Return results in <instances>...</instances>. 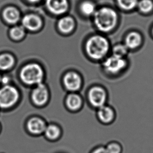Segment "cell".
I'll use <instances>...</instances> for the list:
<instances>
[{"instance_id":"24","label":"cell","mask_w":153,"mask_h":153,"mask_svg":"<svg viewBox=\"0 0 153 153\" xmlns=\"http://www.w3.org/2000/svg\"><path fill=\"white\" fill-rule=\"evenodd\" d=\"M128 48L125 45H118L113 48V53L114 55L123 57L128 52Z\"/></svg>"},{"instance_id":"3","label":"cell","mask_w":153,"mask_h":153,"mask_svg":"<svg viewBox=\"0 0 153 153\" xmlns=\"http://www.w3.org/2000/svg\"><path fill=\"white\" fill-rule=\"evenodd\" d=\"M20 76L23 82L28 85L37 86L42 83L44 71L40 65L33 63L24 67Z\"/></svg>"},{"instance_id":"14","label":"cell","mask_w":153,"mask_h":153,"mask_svg":"<svg viewBox=\"0 0 153 153\" xmlns=\"http://www.w3.org/2000/svg\"><path fill=\"white\" fill-rule=\"evenodd\" d=\"M142 42V37L137 32H132L126 36L125 45L128 49L134 50L139 47Z\"/></svg>"},{"instance_id":"22","label":"cell","mask_w":153,"mask_h":153,"mask_svg":"<svg viewBox=\"0 0 153 153\" xmlns=\"http://www.w3.org/2000/svg\"><path fill=\"white\" fill-rule=\"evenodd\" d=\"M10 35L13 39H20L25 35V30L22 26H15L10 29Z\"/></svg>"},{"instance_id":"11","label":"cell","mask_w":153,"mask_h":153,"mask_svg":"<svg viewBox=\"0 0 153 153\" xmlns=\"http://www.w3.org/2000/svg\"><path fill=\"white\" fill-rule=\"evenodd\" d=\"M22 23L26 29L35 31L39 29L42 26V21L39 17L34 14H29L24 17Z\"/></svg>"},{"instance_id":"1","label":"cell","mask_w":153,"mask_h":153,"mask_svg":"<svg viewBox=\"0 0 153 153\" xmlns=\"http://www.w3.org/2000/svg\"><path fill=\"white\" fill-rule=\"evenodd\" d=\"M94 23L100 31L108 32L115 27L118 21L117 13L109 8H102L96 10Z\"/></svg>"},{"instance_id":"6","label":"cell","mask_w":153,"mask_h":153,"mask_svg":"<svg viewBox=\"0 0 153 153\" xmlns=\"http://www.w3.org/2000/svg\"><path fill=\"white\" fill-rule=\"evenodd\" d=\"M126 62L123 57L113 55L103 62V67L108 73L116 74L126 67Z\"/></svg>"},{"instance_id":"17","label":"cell","mask_w":153,"mask_h":153,"mask_svg":"<svg viewBox=\"0 0 153 153\" xmlns=\"http://www.w3.org/2000/svg\"><path fill=\"white\" fill-rule=\"evenodd\" d=\"M3 17L7 22L14 24L19 21L20 14L16 8L13 7H8L4 10Z\"/></svg>"},{"instance_id":"28","label":"cell","mask_w":153,"mask_h":153,"mask_svg":"<svg viewBox=\"0 0 153 153\" xmlns=\"http://www.w3.org/2000/svg\"><path fill=\"white\" fill-rule=\"evenodd\" d=\"M152 36H153V27H152Z\"/></svg>"},{"instance_id":"19","label":"cell","mask_w":153,"mask_h":153,"mask_svg":"<svg viewBox=\"0 0 153 153\" xmlns=\"http://www.w3.org/2000/svg\"><path fill=\"white\" fill-rule=\"evenodd\" d=\"M137 8L143 14H149L153 10V1L152 0H139Z\"/></svg>"},{"instance_id":"7","label":"cell","mask_w":153,"mask_h":153,"mask_svg":"<svg viewBox=\"0 0 153 153\" xmlns=\"http://www.w3.org/2000/svg\"><path fill=\"white\" fill-rule=\"evenodd\" d=\"M49 91L46 85L42 83L36 86L31 93V99L33 103L38 106L46 104L49 99Z\"/></svg>"},{"instance_id":"16","label":"cell","mask_w":153,"mask_h":153,"mask_svg":"<svg viewBox=\"0 0 153 153\" xmlns=\"http://www.w3.org/2000/svg\"><path fill=\"white\" fill-rule=\"evenodd\" d=\"M46 137L50 140H56L61 135V130L58 125L50 124L47 125L44 133Z\"/></svg>"},{"instance_id":"4","label":"cell","mask_w":153,"mask_h":153,"mask_svg":"<svg viewBox=\"0 0 153 153\" xmlns=\"http://www.w3.org/2000/svg\"><path fill=\"white\" fill-rule=\"evenodd\" d=\"M19 92L16 88L11 86H3L0 88V108L9 109L19 101Z\"/></svg>"},{"instance_id":"10","label":"cell","mask_w":153,"mask_h":153,"mask_svg":"<svg viewBox=\"0 0 153 153\" xmlns=\"http://www.w3.org/2000/svg\"><path fill=\"white\" fill-rule=\"evenodd\" d=\"M47 124L42 118L33 117L30 118L27 122V128L31 134L35 135L42 134L44 133Z\"/></svg>"},{"instance_id":"30","label":"cell","mask_w":153,"mask_h":153,"mask_svg":"<svg viewBox=\"0 0 153 153\" xmlns=\"http://www.w3.org/2000/svg\"><path fill=\"white\" fill-rule=\"evenodd\" d=\"M0 129H1V125H0Z\"/></svg>"},{"instance_id":"9","label":"cell","mask_w":153,"mask_h":153,"mask_svg":"<svg viewBox=\"0 0 153 153\" xmlns=\"http://www.w3.org/2000/svg\"><path fill=\"white\" fill-rule=\"evenodd\" d=\"M46 6L52 14L61 15L68 10V0H46Z\"/></svg>"},{"instance_id":"27","label":"cell","mask_w":153,"mask_h":153,"mask_svg":"<svg viewBox=\"0 0 153 153\" xmlns=\"http://www.w3.org/2000/svg\"><path fill=\"white\" fill-rule=\"evenodd\" d=\"M28 1L30 2H33V3H36V2H38L41 1V0H28Z\"/></svg>"},{"instance_id":"12","label":"cell","mask_w":153,"mask_h":153,"mask_svg":"<svg viewBox=\"0 0 153 153\" xmlns=\"http://www.w3.org/2000/svg\"><path fill=\"white\" fill-rule=\"evenodd\" d=\"M97 116L103 123H109L114 120L115 113L112 108L105 104L98 108Z\"/></svg>"},{"instance_id":"20","label":"cell","mask_w":153,"mask_h":153,"mask_svg":"<svg viewBox=\"0 0 153 153\" xmlns=\"http://www.w3.org/2000/svg\"><path fill=\"white\" fill-rule=\"evenodd\" d=\"M81 12L86 16H91L95 14L96 12L95 5L93 3L89 1L83 2L80 7Z\"/></svg>"},{"instance_id":"25","label":"cell","mask_w":153,"mask_h":153,"mask_svg":"<svg viewBox=\"0 0 153 153\" xmlns=\"http://www.w3.org/2000/svg\"><path fill=\"white\" fill-rule=\"evenodd\" d=\"M10 81V79L7 76H2L1 83H2L3 86L9 85V82Z\"/></svg>"},{"instance_id":"8","label":"cell","mask_w":153,"mask_h":153,"mask_svg":"<svg viewBox=\"0 0 153 153\" xmlns=\"http://www.w3.org/2000/svg\"><path fill=\"white\" fill-rule=\"evenodd\" d=\"M63 83L65 88L68 91L75 92L81 89L82 80L78 74L75 72H70L64 76Z\"/></svg>"},{"instance_id":"13","label":"cell","mask_w":153,"mask_h":153,"mask_svg":"<svg viewBox=\"0 0 153 153\" xmlns=\"http://www.w3.org/2000/svg\"><path fill=\"white\" fill-rule=\"evenodd\" d=\"M83 100L79 94L72 92L69 94L66 99V104L68 108L72 111H77L80 109L83 106Z\"/></svg>"},{"instance_id":"15","label":"cell","mask_w":153,"mask_h":153,"mask_svg":"<svg viewBox=\"0 0 153 153\" xmlns=\"http://www.w3.org/2000/svg\"><path fill=\"white\" fill-rule=\"evenodd\" d=\"M74 21L69 16H65L60 19L58 22V27L61 32L64 33H68L72 31L74 27Z\"/></svg>"},{"instance_id":"2","label":"cell","mask_w":153,"mask_h":153,"mask_svg":"<svg viewBox=\"0 0 153 153\" xmlns=\"http://www.w3.org/2000/svg\"><path fill=\"white\" fill-rule=\"evenodd\" d=\"M109 48L107 39L100 35H95L90 38L86 43V50L91 58L100 59L107 53Z\"/></svg>"},{"instance_id":"23","label":"cell","mask_w":153,"mask_h":153,"mask_svg":"<svg viewBox=\"0 0 153 153\" xmlns=\"http://www.w3.org/2000/svg\"><path fill=\"white\" fill-rule=\"evenodd\" d=\"M105 148L108 153H121L122 152L121 145L116 142L110 143Z\"/></svg>"},{"instance_id":"5","label":"cell","mask_w":153,"mask_h":153,"mask_svg":"<svg viewBox=\"0 0 153 153\" xmlns=\"http://www.w3.org/2000/svg\"><path fill=\"white\" fill-rule=\"evenodd\" d=\"M88 99L91 106L95 108H100L105 105L107 102V92L100 86L92 87L88 93Z\"/></svg>"},{"instance_id":"26","label":"cell","mask_w":153,"mask_h":153,"mask_svg":"<svg viewBox=\"0 0 153 153\" xmlns=\"http://www.w3.org/2000/svg\"><path fill=\"white\" fill-rule=\"evenodd\" d=\"M92 153H108L105 147H100L95 149Z\"/></svg>"},{"instance_id":"29","label":"cell","mask_w":153,"mask_h":153,"mask_svg":"<svg viewBox=\"0 0 153 153\" xmlns=\"http://www.w3.org/2000/svg\"><path fill=\"white\" fill-rule=\"evenodd\" d=\"M1 78H2V76H1L0 75V83H1Z\"/></svg>"},{"instance_id":"18","label":"cell","mask_w":153,"mask_h":153,"mask_svg":"<svg viewBox=\"0 0 153 153\" xmlns=\"http://www.w3.org/2000/svg\"><path fill=\"white\" fill-rule=\"evenodd\" d=\"M14 64V59L10 54H5L0 55V69L6 70L10 68Z\"/></svg>"},{"instance_id":"21","label":"cell","mask_w":153,"mask_h":153,"mask_svg":"<svg viewBox=\"0 0 153 153\" xmlns=\"http://www.w3.org/2000/svg\"><path fill=\"white\" fill-rule=\"evenodd\" d=\"M139 0H117L118 4L124 10H130L137 7Z\"/></svg>"}]
</instances>
